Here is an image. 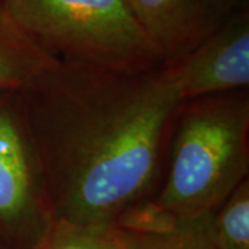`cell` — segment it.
I'll use <instances>...</instances> for the list:
<instances>
[{
	"instance_id": "1",
	"label": "cell",
	"mask_w": 249,
	"mask_h": 249,
	"mask_svg": "<svg viewBox=\"0 0 249 249\" xmlns=\"http://www.w3.org/2000/svg\"><path fill=\"white\" fill-rule=\"evenodd\" d=\"M21 91L53 219L112 227L155 196L181 104L168 70L57 62Z\"/></svg>"
},
{
	"instance_id": "2",
	"label": "cell",
	"mask_w": 249,
	"mask_h": 249,
	"mask_svg": "<svg viewBox=\"0 0 249 249\" xmlns=\"http://www.w3.org/2000/svg\"><path fill=\"white\" fill-rule=\"evenodd\" d=\"M249 173V90L180 104L154 199L184 220L212 214Z\"/></svg>"
},
{
	"instance_id": "3",
	"label": "cell",
	"mask_w": 249,
	"mask_h": 249,
	"mask_svg": "<svg viewBox=\"0 0 249 249\" xmlns=\"http://www.w3.org/2000/svg\"><path fill=\"white\" fill-rule=\"evenodd\" d=\"M55 61L137 73L160 67L126 0H1Z\"/></svg>"
},
{
	"instance_id": "4",
	"label": "cell",
	"mask_w": 249,
	"mask_h": 249,
	"mask_svg": "<svg viewBox=\"0 0 249 249\" xmlns=\"http://www.w3.org/2000/svg\"><path fill=\"white\" fill-rule=\"evenodd\" d=\"M53 212L21 90H0V237L10 249H34Z\"/></svg>"
},
{
	"instance_id": "5",
	"label": "cell",
	"mask_w": 249,
	"mask_h": 249,
	"mask_svg": "<svg viewBox=\"0 0 249 249\" xmlns=\"http://www.w3.org/2000/svg\"><path fill=\"white\" fill-rule=\"evenodd\" d=\"M155 52L169 70L222 27L241 6L237 0H126Z\"/></svg>"
},
{
	"instance_id": "6",
	"label": "cell",
	"mask_w": 249,
	"mask_h": 249,
	"mask_svg": "<svg viewBox=\"0 0 249 249\" xmlns=\"http://www.w3.org/2000/svg\"><path fill=\"white\" fill-rule=\"evenodd\" d=\"M168 71L181 103L248 89L249 7L235 10L213 35Z\"/></svg>"
},
{
	"instance_id": "7",
	"label": "cell",
	"mask_w": 249,
	"mask_h": 249,
	"mask_svg": "<svg viewBox=\"0 0 249 249\" xmlns=\"http://www.w3.org/2000/svg\"><path fill=\"white\" fill-rule=\"evenodd\" d=\"M55 61L10 18L0 0V90H22Z\"/></svg>"
},
{
	"instance_id": "8",
	"label": "cell",
	"mask_w": 249,
	"mask_h": 249,
	"mask_svg": "<svg viewBox=\"0 0 249 249\" xmlns=\"http://www.w3.org/2000/svg\"><path fill=\"white\" fill-rule=\"evenodd\" d=\"M211 235L217 249H249V178L212 213Z\"/></svg>"
},
{
	"instance_id": "9",
	"label": "cell",
	"mask_w": 249,
	"mask_h": 249,
	"mask_svg": "<svg viewBox=\"0 0 249 249\" xmlns=\"http://www.w3.org/2000/svg\"><path fill=\"white\" fill-rule=\"evenodd\" d=\"M34 249H124V247L115 226H86L53 219Z\"/></svg>"
},
{
	"instance_id": "10",
	"label": "cell",
	"mask_w": 249,
	"mask_h": 249,
	"mask_svg": "<svg viewBox=\"0 0 249 249\" xmlns=\"http://www.w3.org/2000/svg\"><path fill=\"white\" fill-rule=\"evenodd\" d=\"M193 220H184L172 211L160 205L154 196L140 199L129 205L116 217L115 227L124 231L147 235L172 234Z\"/></svg>"
},
{
	"instance_id": "11",
	"label": "cell",
	"mask_w": 249,
	"mask_h": 249,
	"mask_svg": "<svg viewBox=\"0 0 249 249\" xmlns=\"http://www.w3.org/2000/svg\"><path fill=\"white\" fill-rule=\"evenodd\" d=\"M211 217L212 214L199 217L178 231L162 235L134 234L116 229L124 249H217L211 235Z\"/></svg>"
},
{
	"instance_id": "12",
	"label": "cell",
	"mask_w": 249,
	"mask_h": 249,
	"mask_svg": "<svg viewBox=\"0 0 249 249\" xmlns=\"http://www.w3.org/2000/svg\"><path fill=\"white\" fill-rule=\"evenodd\" d=\"M237 3L240 4L241 7H249V0H237Z\"/></svg>"
}]
</instances>
